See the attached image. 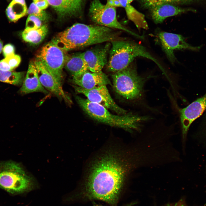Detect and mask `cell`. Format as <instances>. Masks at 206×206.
Here are the masks:
<instances>
[{
  "label": "cell",
  "mask_w": 206,
  "mask_h": 206,
  "mask_svg": "<svg viewBox=\"0 0 206 206\" xmlns=\"http://www.w3.org/2000/svg\"><path fill=\"white\" fill-rule=\"evenodd\" d=\"M152 155L143 143L134 141L121 148L111 146L93 160L84 180V195L89 199L116 206L125 181L136 171L150 168Z\"/></svg>",
  "instance_id": "1"
},
{
  "label": "cell",
  "mask_w": 206,
  "mask_h": 206,
  "mask_svg": "<svg viewBox=\"0 0 206 206\" xmlns=\"http://www.w3.org/2000/svg\"><path fill=\"white\" fill-rule=\"evenodd\" d=\"M120 31L98 25L77 23L59 33L52 41L65 52L119 39Z\"/></svg>",
  "instance_id": "2"
},
{
  "label": "cell",
  "mask_w": 206,
  "mask_h": 206,
  "mask_svg": "<svg viewBox=\"0 0 206 206\" xmlns=\"http://www.w3.org/2000/svg\"><path fill=\"white\" fill-rule=\"evenodd\" d=\"M75 99L82 110L92 119L110 126L122 128L130 132L135 130L140 132L142 123L148 119L147 117L130 113L114 115L103 106L91 102L87 99L77 96Z\"/></svg>",
  "instance_id": "3"
},
{
  "label": "cell",
  "mask_w": 206,
  "mask_h": 206,
  "mask_svg": "<svg viewBox=\"0 0 206 206\" xmlns=\"http://www.w3.org/2000/svg\"><path fill=\"white\" fill-rule=\"evenodd\" d=\"M109 58L106 68L108 71L114 72L127 67L135 58L141 57L155 63L163 72L165 71L159 61L142 45L133 41L119 39L110 42Z\"/></svg>",
  "instance_id": "4"
},
{
  "label": "cell",
  "mask_w": 206,
  "mask_h": 206,
  "mask_svg": "<svg viewBox=\"0 0 206 206\" xmlns=\"http://www.w3.org/2000/svg\"><path fill=\"white\" fill-rule=\"evenodd\" d=\"M34 183L19 164L11 161L0 162V188L18 194L32 190Z\"/></svg>",
  "instance_id": "5"
},
{
  "label": "cell",
  "mask_w": 206,
  "mask_h": 206,
  "mask_svg": "<svg viewBox=\"0 0 206 206\" xmlns=\"http://www.w3.org/2000/svg\"><path fill=\"white\" fill-rule=\"evenodd\" d=\"M112 78L115 91L123 98L133 100L141 97L146 78L138 75L136 66L132 63L114 72Z\"/></svg>",
  "instance_id": "6"
},
{
  "label": "cell",
  "mask_w": 206,
  "mask_h": 206,
  "mask_svg": "<svg viewBox=\"0 0 206 206\" xmlns=\"http://www.w3.org/2000/svg\"><path fill=\"white\" fill-rule=\"evenodd\" d=\"M65 52L51 41L42 47L36 58L62 87L63 69L68 56Z\"/></svg>",
  "instance_id": "7"
},
{
  "label": "cell",
  "mask_w": 206,
  "mask_h": 206,
  "mask_svg": "<svg viewBox=\"0 0 206 206\" xmlns=\"http://www.w3.org/2000/svg\"><path fill=\"white\" fill-rule=\"evenodd\" d=\"M88 11L90 19L96 25L122 30L138 38H142L127 29L118 21L115 7L104 4L100 0H93L90 4Z\"/></svg>",
  "instance_id": "8"
},
{
  "label": "cell",
  "mask_w": 206,
  "mask_h": 206,
  "mask_svg": "<svg viewBox=\"0 0 206 206\" xmlns=\"http://www.w3.org/2000/svg\"><path fill=\"white\" fill-rule=\"evenodd\" d=\"M73 87L76 92L83 94L89 101L101 105L118 114H126V110L120 107L114 102L106 85L90 90L84 89L75 85H73Z\"/></svg>",
  "instance_id": "9"
},
{
  "label": "cell",
  "mask_w": 206,
  "mask_h": 206,
  "mask_svg": "<svg viewBox=\"0 0 206 206\" xmlns=\"http://www.w3.org/2000/svg\"><path fill=\"white\" fill-rule=\"evenodd\" d=\"M158 40L163 51L172 63H174L176 58L174 52L176 50L188 49L197 51L200 46H193L185 41L181 35L161 31L158 34Z\"/></svg>",
  "instance_id": "10"
},
{
  "label": "cell",
  "mask_w": 206,
  "mask_h": 206,
  "mask_svg": "<svg viewBox=\"0 0 206 206\" xmlns=\"http://www.w3.org/2000/svg\"><path fill=\"white\" fill-rule=\"evenodd\" d=\"M206 109V93L186 107L180 110L183 150L185 148L187 136L189 127Z\"/></svg>",
  "instance_id": "11"
},
{
  "label": "cell",
  "mask_w": 206,
  "mask_h": 206,
  "mask_svg": "<svg viewBox=\"0 0 206 206\" xmlns=\"http://www.w3.org/2000/svg\"><path fill=\"white\" fill-rule=\"evenodd\" d=\"M111 46V43L97 47L81 53L88 70L93 72L102 71L108 62V56Z\"/></svg>",
  "instance_id": "12"
},
{
  "label": "cell",
  "mask_w": 206,
  "mask_h": 206,
  "mask_svg": "<svg viewBox=\"0 0 206 206\" xmlns=\"http://www.w3.org/2000/svg\"><path fill=\"white\" fill-rule=\"evenodd\" d=\"M33 62L39 80L43 87L60 100L63 99L68 103L71 104L70 98L65 93L62 87L56 82L43 64L37 59Z\"/></svg>",
  "instance_id": "13"
},
{
  "label": "cell",
  "mask_w": 206,
  "mask_h": 206,
  "mask_svg": "<svg viewBox=\"0 0 206 206\" xmlns=\"http://www.w3.org/2000/svg\"><path fill=\"white\" fill-rule=\"evenodd\" d=\"M59 18L80 17L86 0H47Z\"/></svg>",
  "instance_id": "14"
},
{
  "label": "cell",
  "mask_w": 206,
  "mask_h": 206,
  "mask_svg": "<svg viewBox=\"0 0 206 206\" xmlns=\"http://www.w3.org/2000/svg\"><path fill=\"white\" fill-rule=\"evenodd\" d=\"M72 81L75 85L87 90L111 84L107 75L102 71L93 72L87 70L80 75L72 77Z\"/></svg>",
  "instance_id": "15"
},
{
  "label": "cell",
  "mask_w": 206,
  "mask_h": 206,
  "mask_svg": "<svg viewBox=\"0 0 206 206\" xmlns=\"http://www.w3.org/2000/svg\"><path fill=\"white\" fill-rule=\"evenodd\" d=\"M151 9L152 19L157 24L162 23L169 17L187 12L196 13L197 11L196 9L191 7L183 8L169 4L159 5Z\"/></svg>",
  "instance_id": "16"
},
{
  "label": "cell",
  "mask_w": 206,
  "mask_h": 206,
  "mask_svg": "<svg viewBox=\"0 0 206 206\" xmlns=\"http://www.w3.org/2000/svg\"><path fill=\"white\" fill-rule=\"evenodd\" d=\"M19 92L22 94L38 92L45 94L49 93L41 84L33 62H30L25 77Z\"/></svg>",
  "instance_id": "17"
},
{
  "label": "cell",
  "mask_w": 206,
  "mask_h": 206,
  "mask_svg": "<svg viewBox=\"0 0 206 206\" xmlns=\"http://www.w3.org/2000/svg\"><path fill=\"white\" fill-rule=\"evenodd\" d=\"M64 66L72 77L80 75L88 70L81 53L68 55Z\"/></svg>",
  "instance_id": "18"
},
{
  "label": "cell",
  "mask_w": 206,
  "mask_h": 206,
  "mask_svg": "<svg viewBox=\"0 0 206 206\" xmlns=\"http://www.w3.org/2000/svg\"><path fill=\"white\" fill-rule=\"evenodd\" d=\"M25 0H12L6 10L7 18L12 22H15L27 13Z\"/></svg>",
  "instance_id": "19"
},
{
  "label": "cell",
  "mask_w": 206,
  "mask_h": 206,
  "mask_svg": "<svg viewBox=\"0 0 206 206\" xmlns=\"http://www.w3.org/2000/svg\"><path fill=\"white\" fill-rule=\"evenodd\" d=\"M48 31L47 25H44L36 29H25L22 33L21 36L25 41L32 44L37 45L43 41Z\"/></svg>",
  "instance_id": "20"
},
{
  "label": "cell",
  "mask_w": 206,
  "mask_h": 206,
  "mask_svg": "<svg viewBox=\"0 0 206 206\" xmlns=\"http://www.w3.org/2000/svg\"><path fill=\"white\" fill-rule=\"evenodd\" d=\"M144 7L152 8L162 4H169L175 5L192 6L197 8L201 4L203 0H141Z\"/></svg>",
  "instance_id": "21"
},
{
  "label": "cell",
  "mask_w": 206,
  "mask_h": 206,
  "mask_svg": "<svg viewBox=\"0 0 206 206\" xmlns=\"http://www.w3.org/2000/svg\"><path fill=\"white\" fill-rule=\"evenodd\" d=\"M24 76V72L4 71L0 70V81L16 86L22 84Z\"/></svg>",
  "instance_id": "22"
},
{
  "label": "cell",
  "mask_w": 206,
  "mask_h": 206,
  "mask_svg": "<svg viewBox=\"0 0 206 206\" xmlns=\"http://www.w3.org/2000/svg\"><path fill=\"white\" fill-rule=\"evenodd\" d=\"M27 13L37 17L41 21H45L48 19V16L46 13L38 7L34 2L30 4L27 10Z\"/></svg>",
  "instance_id": "23"
},
{
  "label": "cell",
  "mask_w": 206,
  "mask_h": 206,
  "mask_svg": "<svg viewBox=\"0 0 206 206\" xmlns=\"http://www.w3.org/2000/svg\"><path fill=\"white\" fill-rule=\"evenodd\" d=\"M41 21L37 17L32 15H29L26 20L25 29L32 30L37 29L42 25Z\"/></svg>",
  "instance_id": "24"
},
{
  "label": "cell",
  "mask_w": 206,
  "mask_h": 206,
  "mask_svg": "<svg viewBox=\"0 0 206 206\" xmlns=\"http://www.w3.org/2000/svg\"><path fill=\"white\" fill-rule=\"evenodd\" d=\"M9 66L13 70L19 65L21 61L20 56L15 54L4 58Z\"/></svg>",
  "instance_id": "25"
},
{
  "label": "cell",
  "mask_w": 206,
  "mask_h": 206,
  "mask_svg": "<svg viewBox=\"0 0 206 206\" xmlns=\"http://www.w3.org/2000/svg\"><path fill=\"white\" fill-rule=\"evenodd\" d=\"M134 0H106V4L108 6L116 7H121L125 8L130 4Z\"/></svg>",
  "instance_id": "26"
},
{
  "label": "cell",
  "mask_w": 206,
  "mask_h": 206,
  "mask_svg": "<svg viewBox=\"0 0 206 206\" xmlns=\"http://www.w3.org/2000/svg\"><path fill=\"white\" fill-rule=\"evenodd\" d=\"M3 54L5 58L15 54L14 46L11 44H8L3 47Z\"/></svg>",
  "instance_id": "27"
},
{
  "label": "cell",
  "mask_w": 206,
  "mask_h": 206,
  "mask_svg": "<svg viewBox=\"0 0 206 206\" xmlns=\"http://www.w3.org/2000/svg\"><path fill=\"white\" fill-rule=\"evenodd\" d=\"M33 2L40 9L43 10L46 9L48 5L47 0H33Z\"/></svg>",
  "instance_id": "28"
},
{
  "label": "cell",
  "mask_w": 206,
  "mask_h": 206,
  "mask_svg": "<svg viewBox=\"0 0 206 206\" xmlns=\"http://www.w3.org/2000/svg\"><path fill=\"white\" fill-rule=\"evenodd\" d=\"M0 70L4 71H12L13 70L5 58L0 61Z\"/></svg>",
  "instance_id": "29"
},
{
  "label": "cell",
  "mask_w": 206,
  "mask_h": 206,
  "mask_svg": "<svg viewBox=\"0 0 206 206\" xmlns=\"http://www.w3.org/2000/svg\"><path fill=\"white\" fill-rule=\"evenodd\" d=\"M3 49V43L2 41L0 39V54L1 52Z\"/></svg>",
  "instance_id": "30"
},
{
  "label": "cell",
  "mask_w": 206,
  "mask_h": 206,
  "mask_svg": "<svg viewBox=\"0 0 206 206\" xmlns=\"http://www.w3.org/2000/svg\"><path fill=\"white\" fill-rule=\"evenodd\" d=\"M135 204V203H131L129 204H128L125 206H132ZM94 206H104L102 205H100L97 204H95Z\"/></svg>",
  "instance_id": "31"
}]
</instances>
